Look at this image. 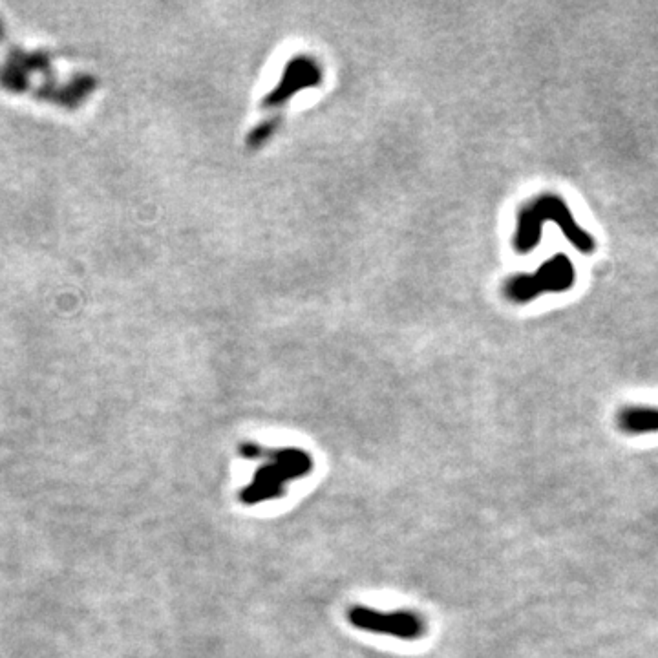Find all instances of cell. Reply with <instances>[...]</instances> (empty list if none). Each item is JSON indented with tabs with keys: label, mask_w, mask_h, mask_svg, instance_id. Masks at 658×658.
I'll use <instances>...</instances> for the list:
<instances>
[{
	"label": "cell",
	"mask_w": 658,
	"mask_h": 658,
	"mask_svg": "<svg viewBox=\"0 0 658 658\" xmlns=\"http://www.w3.org/2000/svg\"><path fill=\"white\" fill-rule=\"evenodd\" d=\"M264 452H266V448H262V446H258L256 443H244V445H240V456L244 457V459H249V461L262 459Z\"/></svg>",
	"instance_id": "cell-6"
},
{
	"label": "cell",
	"mask_w": 658,
	"mask_h": 658,
	"mask_svg": "<svg viewBox=\"0 0 658 658\" xmlns=\"http://www.w3.org/2000/svg\"><path fill=\"white\" fill-rule=\"evenodd\" d=\"M264 457L269 463L258 468L253 481L240 492V501L249 507L280 498L289 481L306 478L313 470V459L300 448L266 450Z\"/></svg>",
	"instance_id": "cell-2"
},
{
	"label": "cell",
	"mask_w": 658,
	"mask_h": 658,
	"mask_svg": "<svg viewBox=\"0 0 658 658\" xmlns=\"http://www.w3.org/2000/svg\"><path fill=\"white\" fill-rule=\"evenodd\" d=\"M618 428L627 436H644L658 432V408L629 406L616 417Z\"/></svg>",
	"instance_id": "cell-5"
},
{
	"label": "cell",
	"mask_w": 658,
	"mask_h": 658,
	"mask_svg": "<svg viewBox=\"0 0 658 658\" xmlns=\"http://www.w3.org/2000/svg\"><path fill=\"white\" fill-rule=\"evenodd\" d=\"M351 626L399 640H417L425 637L426 622L415 611H377L366 605H353L348 609Z\"/></svg>",
	"instance_id": "cell-4"
},
{
	"label": "cell",
	"mask_w": 658,
	"mask_h": 658,
	"mask_svg": "<svg viewBox=\"0 0 658 658\" xmlns=\"http://www.w3.org/2000/svg\"><path fill=\"white\" fill-rule=\"evenodd\" d=\"M576 284V269L571 258L563 253L545 260L532 275H516L505 284V297L514 304H527L545 293H563Z\"/></svg>",
	"instance_id": "cell-3"
},
{
	"label": "cell",
	"mask_w": 658,
	"mask_h": 658,
	"mask_svg": "<svg viewBox=\"0 0 658 658\" xmlns=\"http://www.w3.org/2000/svg\"><path fill=\"white\" fill-rule=\"evenodd\" d=\"M547 222L556 223L578 253L591 255L595 251V238L576 223L565 200L556 194H543L525 203L518 214L514 247L520 255L536 249L542 240L543 225Z\"/></svg>",
	"instance_id": "cell-1"
}]
</instances>
